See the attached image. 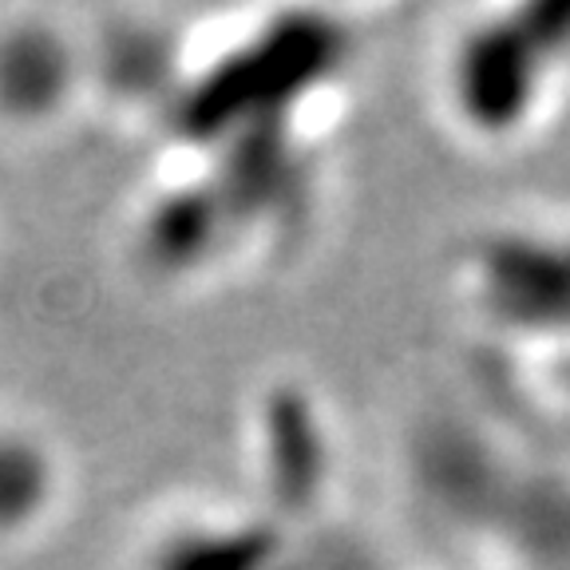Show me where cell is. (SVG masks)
Listing matches in <instances>:
<instances>
[{
  "mask_svg": "<svg viewBox=\"0 0 570 570\" xmlns=\"http://www.w3.org/2000/svg\"><path fill=\"white\" fill-rule=\"evenodd\" d=\"M63 499V460L32 424L0 420V543H28Z\"/></svg>",
  "mask_w": 570,
  "mask_h": 570,
  "instance_id": "1",
  "label": "cell"
}]
</instances>
